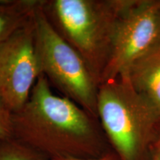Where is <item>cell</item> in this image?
<instances>
[{"instance_id":"1","label":"cell","mask_w":160,"mask_h":160,"mask_svg":"<svg viewBox=\"0 0 160 160\" xmlns=\"http://www.w3.org/2000/svg\"><path fill=\"white\" fill-rule=\"evenodd\" d=\"M51 87L40 76L29 99L13 113V138L50 160L94 159L111 151L99 119Z\"/></svg>"},{"instance_id":"2","label":"cell","mask_w":160,"mask_h":160,"mask_svg":"<svg viewBox=\"0 0 160 160\" xmlns=\"http://www.w3.org/2000/svg\"><path fill=\"white\" fill-rule=\"evenodd\" d=\"M97 114L112 151L120 160H149L160 117L126 76L100 84Z\"/></svg>"},{"instance_id":"3","label":"cell","mask_w":160,"mask_h":160,"mask_svg":"<svg viewBox=\"0 0 160 160\" xmlns=\"http://www.w3.org/2000/svg\"><path fill=\"white\" fill-rule=\"evenodd\" d=\"M122 0H41L50 24L81 56L100 85Z\"/></svg>"},{"instance_id":"4","label":"cell","mask_w":160,"mask_h":160,"mask_svg":"<svg viewBox=\"0 0 160 160\" xmlns=\"http://www.w3.org/2000/svg\"><path fill=\"white\" fill-rule=\"evenodd\" d=\"M34 24L42 74L63 97L98 119L99 84L85 60L52 27L42 10L41 2Z\"/></svg>"},{"instance_id":"5","label":"cell","mask_w":160,"mask_h":160,"mask_svg":"<svg viewBox=\"0 0 160 160\" xmlns=\"http://www.w3.org/2000/svg\"><path fill=\"white\" fill-rule=\"evenodd\" d=\"M160 0H122L110 57L100 84L128 73L158 43Z\"/></svg>"},{"instance_id":"6","label":"cell","mask_w":160,"mask_h":160,"mask_svg":"<svg viewBox=\"0 0 160 160\" xmlns=\"http://www.w3.org/2000/svg\"><path fill=\"white\" fill-rule=\"evenodd\" d=\"M42 74L33 17L0 43V95L13 113L26 103Z\"/></svg>"},{"instance_id":"7","label":"cell","mask_w":160,"mask_h":160,"mask_svg":"<svg viewBox=\"0 0 160 160\" xmlns=\"http://www.w3.org/2000/svg\"><path fill=\"white\" fill-rule=\"evenodd\" d=\"M124 76L160 117V43L137 59Z\"/></svg>"},{"instance_id":"8","label":"cell","mask_w":160,"mask_h":160,"mask_svg":"<svg viewBox=\"0 0 160 160\" xmlns=\"http://www.w3.org/2000/svg\"><path fill=\"white\" fill-rule=\"evenodd\" d=\"M41 0H0V43L34 17Z\"/></svg>"},{"instance_id":"9","label":"cell","mask_w":160,"mask_h":160,"mask_svg":"<svg viewBox=\"0 0 160 160\" xmlns=\"http://www.w3.org/2000/svg\"><path fill=\"white\" fill-rule=\"evenodd\" d=\"M0 160H50L15 139H0Z\"/></svg>"},{"instance_id":"10","label":"cell","mask_w":160,"mask_h":160,"mask_svg":"<svg viewBox=\"0 0 160 160\" xmlns=\"http://www.w3.org/2000/svg\"><path fill=\"white\" fill-rule=\"evenodd\" d=\"M13 113L0 95V139L13 138Z\"/></svg>"},{"instance_id":"11","label":"cell","mask_w":160,"mask_h":160,"mask_svg":"<svg viewBox=\"0 0 160 160\" xmlns=\"http://www.w3.org/2000/svg\"><path fill=\"white\" fill-rule=\"evenodd\" d=\"M149 160H160V128L152 144Z\"/></svg>"},{"instance_id":"12","label":"cell","mask_w":160,"mask_h":160,"mask_svg":"<svg viewBox=\"0 0 160 160\" xmlns=\"http://www.w3.org/2000/svg\"><path fill=\"white\" fill-rule=\"evenodd\" d=\"M55 160H120L117 155L113 151H110L106 154L99 158H94V159H60Z\"/></svg>"},{"instance_id":"13","label":"cell","mask_w":160,"mask_h":160,"mask_svg":"<svg viewBox=\"0 0 160 160\" xmlns=\"http://www.w3.org/2000/svg\"><path fill=\"white\" fill-rule=\"evenodd\" d=\"M158 43H160V33H159V41H158Z\"/></svg>"}]
</instances>
